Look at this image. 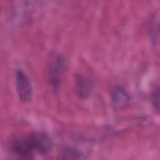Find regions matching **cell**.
I'll list each match as a JSON object with an SVG mask.
<instances>
[{"label":"cell","mask_w":160,"mask_h":160,"mask_svg":"<svg viewBox=\"0 0 160 160\" xmlns=\"http://www.w3.org/2000/svg\"><path fill=\"white\" fill-rule=\"evenodd\" d=\"M62 158L64 159H81V154L74 149H66L62 153Z\"/></svg>","instance_id":"obj_7"},{"label":"cell","mask_w":160,"mask_h":160,"mask_svg":"<svg viewBox=\"0 0 160 160\" xmlns=\"http://www.w3.org/2000/svg\"><path fill=\"white\" fill-rule=\"evenodd\" d=\"M63 67V60L61 56H55L52 61L50 67V81L53 89L58 92L60 85L61 74H62V68Z\"/></svg>","instance_id":"obj_4"},{"label":"cell","mask_w":160,"mask_h":160,"mask_svg":"<svg viewBox=\"0 0 160 160\" xmlns=\"http://www.w3.org/2000/svg\"><path fill=\"white\" fill-rule=\"evenodd\" d=\"M152 103L157 110L159 109V89L157 88L152 95Z\"/></svg>","instance_id":"obj_8"},{"label":"cell","mask_w":160,"mask_h":160,"mask_svg":"<svg viewBox=\"0 0 160 160\" xmlns=\"http://www.w3.org/2000/svg\"><path fill=\"white\" fill-rule=\"evenodd\" d=\"M11 150L21 157L29 158L34 151L29 135L12 141L11 143Z\"/></svg>","instance_id":"obj_3"},{"label":"cell","mask_w":160,"mask_h":160,"mask_svg":"<svg viewBox=\"0 0 160 160\" xmlns=\"http://www.w3.org/2000/svg\"><path fill=\"white\" fill-rule=\"evenodd\" d=\"M76 87L80 96L83 98H86L92 93L93 84L90 80L78 75L76 78Z\"/></svg>","instance_id":"obj_6"},{"label":"cell","mask_w":160,"mask_h":160,"mask_svg":"<svg viewBox=\"0 0 160 160\" xmlns=\"http://www.w3.org/2000/svg\"><path fill=\"white\" fill-rule=\"evenodd\" d=\"M112 104L117 109H123L129 105L131 98L128 92L120 87H117L112 90L111 95Z\"/></svg>","instance_id":"obj_5"},{"label":"cell","mask_w":160,"mask_h":160,"mask_svg":"<svg viewBox=\"0 0 160 160\" xmlns=\"http://www.w3.org/2000/svg\"><path fill=\"white\" fill-rule=\"evenodd\" d=\"M29 138L34 150L42 154H46L51 151L52 143L47 134L44 132H34L30 134Z\"/></svg>","instance_id":"obj_1"},{"label":"cell","mask_w":160,"mask_h":160,"mask_svg":"<svg viewBox=\"0 0 160 160\" xmlns=\"http://www.w3.org/2000/svg\"><path fill=\"white\" fill-rule=\"evenodd\" d=\"M17 91L20 101L27 102L32 96L33 90L31 82L21 70L17 73Z\"/></svg>","instance_id":"obj_2"}]
</instances>
